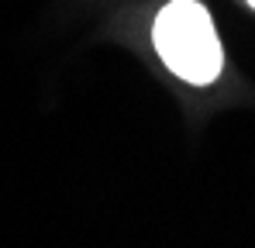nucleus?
<instances>
[{
    "label": "nucleus",
    "instance_id": "nucleus-1",
    "mask_svg": "<svg viewBox=\"0 0 255 248\" xmlns=\"http://www.w3.org/2000/svg\"><path fill=\"white\" fill-rule=\"evenodd\" d=\"M155 52L179 80L207 86L224 69V52L214 31L211 14L197 0H172L159 10L152 28Z\"/></svg>",
    "mask_w": 255,
    "mask_h": 248
},
{
    "label": "nucleus",
    "instance_id": "nucleus-2",
    "mask_svg": "<svg viewBox=\"0 0 255 248\" xmlns=\"http://www.w3.org/2000/svg\"><path fill=\"white\" fill-rule=\"evenodd\" d=\"M249 7H252V10H255V0H249Z\"/></svg>",
    "mask_w": 255,
    "mask_h": 248
}]
</instances>
